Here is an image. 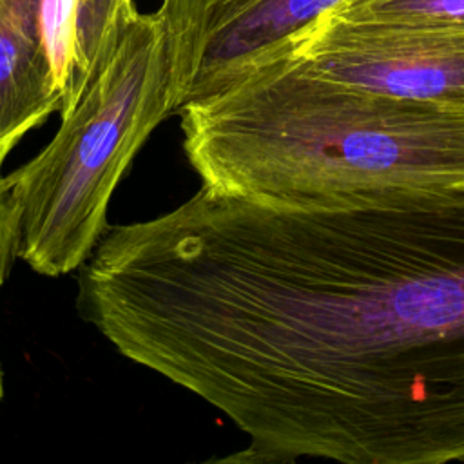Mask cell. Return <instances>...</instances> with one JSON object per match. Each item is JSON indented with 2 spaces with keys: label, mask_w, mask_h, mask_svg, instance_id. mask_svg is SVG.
Here are the masks:
<instances>
[{
  "label": "cell",
  "mask_w": 464,
  "mask_h": 464,
  "mask_svg": "<svg viewBox=\"0 0 464 464\" xmlns=\"http://www.w3.org/2000/svg\"><path fill=\"white\" fill-rule=\"evenodd\" d=\"M0 397H2V373H0Z\"/></svg>",
  "instance_id": "10"
},
{
  "label": "cell",
  "mask_w": 464,
  "mask_h": 464,
  "mask_svg": "<svg viewBox=\"0 0 464 464\" xmlns=\"http://www.w3.org/2000/svg\"><path fill=\"white\" fill-rule=\"evenodd\" d=\"M315 71L373 92L464 105V27L357 24L323 14L290 40Z\"/></svg>",
  "instance_id": "5"
},
{
  "label": "cell",
  "mask_w": 464,
  "mask_h": 464,
  "mask_svg": "<svg viewBox=\"0 0 464 464\" xmlns=\"http://www.w3.org/2000/svg\"><path fill=\"white\" fill-rule=\"evenodd\" d=\"M138 13L134 0H76L74 80L71 105L63 114L76 105Z\"/></svg>",
  "instance_id": "7"
},
{
  "label": "cell",
  "mask_w": 464,
  "mask_h": 464,
  "mask_svg": "<svg viewBox=\"0 0 464 464\" xmlns=\"http://www.w3.org/2000/svg\"><path fill=\"white\" fill-rule=\"evenodd\" d=\"M20 219L18 207L7 176H0V286L9 276L13 259L18 257Z\"/></svg>",
  "instance_id": "9"
},
{
  "label": "cell",
  "mask_w": 464,
  "mask_h": 464,
  "mask_svg": "<svg viewBox=\"0 0 464 464\" xmlns=\"http://www.w3.org/2000/svg\"><path fill=\"white\" fill-rule=\"evenodd\" d=\"M343 0H161L178 111L227 89Z\"/></svg>",
  "instance_id": "4"
},
{
  "label": "cell",
  "mask_w": 464,
  "mask_h": 464,
  "mask_svg": "<svg viewBox=\"0 0 464 464\" xmlns=\"http://www.w3.org/2000/svg\"><path fill=\"white\" fill-rule=\"evenodd\" d=\"M42 2L0 0V170L16 143L62 107Z\"/></svg>",
  "instance_id": "6"
},
{
  "label": "cell",
  "mask_w": 464,
  "mask_h": 464,
  "mask_svg": "<svg viewBox=\"0 0 464 464\" xmlns=\"http://www.w3.org/2000/svg\"><path fill=\"white\" fill-rule=\"evenodd\" d=\"M80 299L248 437L225 462H464V190L299 210L203 185L107 227Z\"/></svg>",
  "instance_id": "1"
},
{
  "label": "cell",
  "mask_w": 464,
  "mask_h": 464,
  "mask_svg": "<svg viewBox=\"0 0 464 464\" xmlns=\"http://www.w3.org/2000/svg\"><path fill=\"white\" fill-rule=\"evenodd\" d=\"M179 112L185 154L214 190L299 210L464 190V105L337 82L290 42Z\"/></svg>",
  "instance_id": "2"
},
{
  "label": "cell",
  "mask_w": 464,
  "mask_h": 464,
  "mask_svg": "<svg viewBox=\"0 0 464 464\" xmlns=\"http://www.w3.org/2000/svg\"><path fill=\"white\" fill-rule=\"evenodd\" d=\"M178 111L156 13H138L54 138L7 178L18 207V257L42 276L83 265L107 230V207L149 134Z\"/></svg>",
  "instance_id": "3"
},
{
  "label": "cell",
  "mask_w": 464,
  "mask_h": 464,
  "mask_svg": "<svg viewBox=\"0 0 464 464\" xmlns=\"http://www.w3.org/2000/svg\"><path fill=\"white\" fill-rule=\"evenodd\" d=\"M330 13L357 24L464 27V0H343Z\"/></svg>",
  "instance_id": "8"
}]
</instances>
